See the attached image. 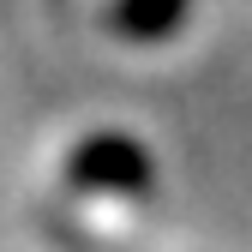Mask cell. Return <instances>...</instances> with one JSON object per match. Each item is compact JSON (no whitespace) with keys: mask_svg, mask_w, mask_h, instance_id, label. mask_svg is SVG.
Instances as JSON below:
<instances>
[{"mask_svg":"<svg viewBox=\"0 0 252 252\" xmlns=\"http://www.w3.org/2000/svg\"><path fill=\"white\" fill-rule=\"evenodd\" d=\"M66 186L84 198H150L156 156L132 132H90L66 156Z\"/></svg>","mask_w":252,"mask_h":252,"instance_id":"6da1fadb","label":"cell"},{"mask_svg":"<svg viewBox=\"0 0 252 252\" xmlns=\"http://www.w3.org/2000/svg\"><path fill=\"white\" fill-rule=\"evenodd\" d=\"M186 12H192V0H114L108 24L132 42H162L186 24Z\"/></svg>","mask_w":252,"mask_h":252,"instance_id":"7a4b0ae2","label":"cell"}]
</instances>
